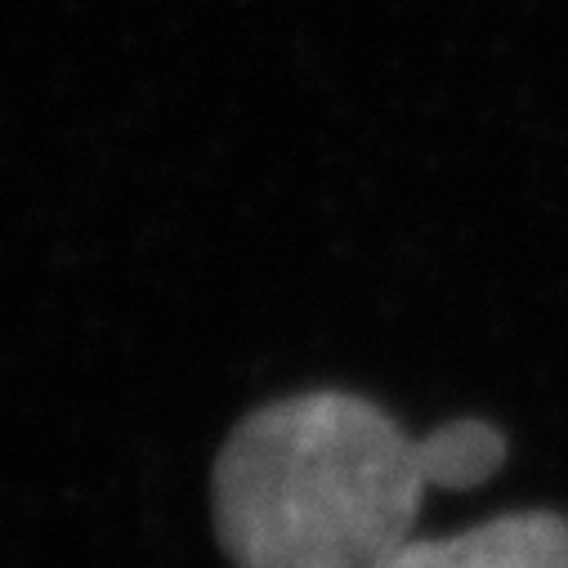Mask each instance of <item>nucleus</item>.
Here are the masks:
<instances>
[{
  "label": "nucleus",
  "instance_id": "f257e3e1",
  "mask_svg": "<svg viewBox=\"0 0 568 568\" xmlns=\"http://www.w3.org/2000/svg\"><path fill=\"white\" fill-rule=\"evenodd\" d=\"M430 493L420 435L345 389L251 412L215 466V532L233 568H376L416 537Z\"/></svg>",
  "mask_w": 568,
  "mask_h": 568
},
{
  "label": "nucleus",
  "instance_id": "f03ea898",
  "mask_svg": "<svg viewBox=\"0 0 568 568\" xmlns=\"http://www.w3.org/2000/svg\"><path fill=\"white\" fill-rule=\"evenodd\" d=\"M376 568H568V524L546 510L501 515L453 537H407Z\"/></svg>",
  "mask_w": 568,
  "mask_h": 568
},
{
  "label": "nucleus",
  "instance_id": "7ed1b4c3",
  "mask_svg": "<svg viewBox=\"0 0 568 568\" xmlns=\"http://www.w3.org/2000/svg\"><path fill=\"white\" fill-rule=\"evenodd\" d=\"M420 457L430 488L462 493L497 475V466L506 462V439L488 420H448L439 430L420 435Z\"/></svg>",
  "mask_w": 568,
  "mask_h": 568
}]
</instances>
